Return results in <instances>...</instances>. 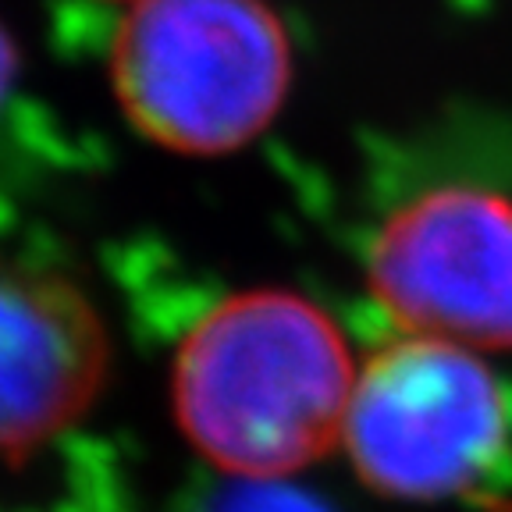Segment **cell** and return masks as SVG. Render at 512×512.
I'll list each match as a JSON object with an SVG mask.
<instances>
[{"mask_svg": "<svg viewBox=\"0 0 512 512\" xmlns=\"http://www.w3.org/2000/svg\"><path fill=\"white\" fill-rule=\"evenodd\" d=\"M288 32L264 0H128L111 82L139 136L189 157L253 143L285 104Z\"/></svg>", "mask_w": 512, "mask_h": 512, "instance_id": "cell-2", "label": "cell"}, {"mask_svg": "<svg viewBox=\"0 0 512 512\" xmlns=\"http://www.w3.org/2000/svg\"><path fill=\"white\" fill-rule=\"evenodd\" d=\"M111 338L72 278L0 253V452H25L86 413Z\"/></svg>", "mask_w": 512, "mask_h": 512, "instance_id": "cell-5", "label": "cell"}, {"mask_svg": "<svg viewBox=\"0 0 512 512\" xmlns=\"http://www.w3.org/2000/svg\"><path fill=\"white\" fill-rule=\"evenodd\" d=\"M367 288L399 335L512 349V200L480 185L413 196L377 228Z\"/></svg>", "mask_w": 512, "mask_h": 512, "instance_id": "cell-4", "label": "cell"}, {"mask_svg": "<svg viewBox=\"0 0 512 512\" xmlns=\"http://www.w3.org/2000/svg\"><path fill=\"white\" fill-rule=\"evenodd\" d=\"M125 4H128V0H125Z\"/></svg>", "mask_w": 512, "mask_h": 512, "instance_id": "cell-8", "label": "cell"}, {"mask_svg": "<svg viewBox=\"0 0 512 512\" xmlns=\"http://www.w3.org/2000/svg\"><path fill=\"white\" fill-rule=\"evenodd\" d=\"M15 75H18V50H15V43H11L8 29L0 25V107L8 100L11 86H15Z\"/></svg>", "mask_w": 512, "mask_h": 512, "instance_id": "cell-7", "label": "cell"}, {"mask_svg": "<svg viewBox=\"0 0 512 512\" xmlns=\"http://www.w3.org/2000/svg\"><path fill=\"white\" fill-rule=\"evenodd\" d=\"M509 438V395L484 352L399 335L356 370L338 448L367 488L441 502L477 488Z\"/></svg>", "mask_w": 512, "mask_h": 512, "instance_id": "cell-3", "label": "cell"}, {"mask_svg": "<svg viewBox=\"0 0 512 512\" xmlns=\"http://www.w3.org/2000/svg\"><path fill=\"white\" fill-rule=\"evenodd\" d=\"M356 370L324 306L249 288L185 331L171 409L189 445L228 480H288L342 441Z\"/></svg>", "mask_w": 512, "mask_h": 512, "instance_id": "cell-1", "label": "cell"}, {"mask_svg": "<svg viewBox=\"0 0 512 512\" xmlns=\"http://www.w3.org/2000/svg\"><path fill=\"white\" fill-rule=\"evenodd\" d=\"M207 512H324L303 491L288 488V480H232Z\"/></svg>", "mask_w": 512, "mask_h": 512, "instance_id": "cell-6", "label": "cell"}]
</instances>
